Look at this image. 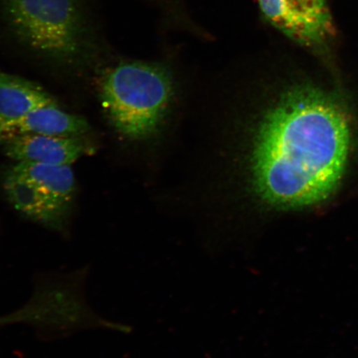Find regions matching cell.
Here are the masks:
<instances>
[{
    "mask_svg": "<svg viewBox=\"0 0 358 358\" xmlns=\"http://www.w3.org/2000/svg\"><path fill=\"white\" fill-rule=\"evenodd\" d=\"M350 138L337 101L315 87L291 88L268 112L255 141L253 185L259 198L281 209L329 199L345 170Z\"/></svg>",
    "mask_w": 358,
    "mask_h": 358,
    "instance_id": "6da1fadb",
    "label": "cell"
},
{
    "mask_svg": "<svg viewBox=\"0 0 358 358\" xmlns=\"http://www.w3.org/2000/svg\"><path fill=\"white\" fill-rule=\"evenodd\" d=\"M4 20L22 46L60 66L93 59L96 38L80 0H1Z\"/></svg>",
    "mask_w": 358,
    "mask_h": 358,
    "instance_id": "7a4b0ae2",
    "label": "cell"
},
{
    "mask_svg": "<svg viewBox=\"0 0 358 358\" xmlns=\"http://www.w3.org/2000/svg\"><path fill=\"white\" fill-rule=\"evenodd\" d=\"M99 94L115 131L128 140L140 141L158 128L171 97L172 83L163 66L124 62L104 71Z\"/></svg>",
    "mask_w": 358,
    "mask_h": 358,
    "instance_id": "3957f363",
    "label": "cell"
},
{
    "mask_svg": "<svg viewBox=\"0 0 358 358\" xmlns=\"http://www.w3.org/2000/svg\"><path fill=\"white\" fill-rule=\"evenodd\" d=\"M265 20L293 41L308 48L325 44L334 34L327 0H257Z\"/></svg>",
    "mask_w": 358,
    "mask_h": 358,
    "instance_id": "277c9868",
    "label": "cell"
},
{
    "mask_svg": "<svg viewBox=\"0 0 358 358\" xmlns=\"http://www.w3.org/2000/svg\"><path fill=\"white\" fill-rule=\"evenodd\" d=\"M3 153L15 162L71 166L83 157L96 150L93 141L83 136L31 134L8 141L2 146Z\"/></svg>",
    "mask_w": 358,
    "mask_h": 358,
    "instance_id": "5b68a950",
    "label": "cell"
},
{
    "mask_svg": "<svg viewBox=\"0 0 358 358\" xmlns=\"http://www.w3.org/2000/svg\"><path fill=\"white\" fill-rule=\"evenodd\" d=\"M91 129L86 119L69 113L61 106L43 107L15 117H0V147L13 138L31 134L83 136Z\"/></svg>",
    "mask_w": 358,
    "mask_h": 358,
    "instance_id": "8992f818",
    "label": "cell"
},
{
    "mask_svg": "<svg viewBox=\"0 0 358 358\" xmlns=\"http://www.w3.org/2000/svg\"><path fill=\"white\" fill-rule=\"evenodd\" d=\"M2 186L8 203L22 217L58 234H69L71 217L33 183L8 168L3 173Z\"/></svg>",
    "mask_w": 358,
    "mask_h": 358,
    "instance_id": "52a82bcc",
    "label": "cell"
},
{
    "mask_svg": "<svg viewBox=\"0 0 358 358\" xmlns=\"http://www.w3.org/2000/svg\"><path fill=\"white\" fill-rule=\"evenodd\" d=\"M10 169L33 183L62 212L71 217L77 194V181L71 166L15 162Z\"/></svg>",
    "mask_w": 358,
    "mask_h": 358,
    "instance_id": "ba28073f",
    "label": "cell"
},
{
    "mask_svg": "<svg viewBox=\"0 0 358 358\" xmlns=\"http://www.w3.org/2000/svg\"><path fill=\"white\" fill-rule=\"evenodd\" d=\"M60 106L38 84L0 71V117H15L43 107Z\"/></svg>",
    "mask_w": 358,
    "mask_h": 358,
    "instance_id": "9c48e42d",
    "label": "cell"
}]
</instances>
